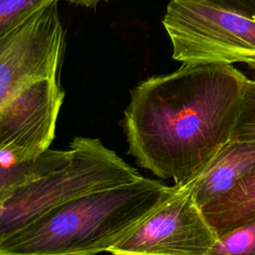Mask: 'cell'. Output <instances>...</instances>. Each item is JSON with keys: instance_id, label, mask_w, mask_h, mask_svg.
<instances>
[{"instance_id": "6da1fadb", "label": "cell", "mask_w": 255, "mask_h": 255, "mask_svg": "<svg viewBox=\"0 0 255 255\" xmlns=\"http://www.w3.org/2000/svg\"><path fill=\"white\" fill-rule=\"evenodd\" d=\"M248 81L221 64H182L141 81L122 122L128 153L161 179L191 182L232 139Z\"/></svg>"}, {"instance_id": "7a4b0ae2", "label": "cell", "mask_w": 255, "mask_h": 255, "mask_svg": "<svg viewBox=\"0 0 255 255\" xmlns=\"http://www.w3.org/2000/svg\"><path fill=\"white\" fill-rule=\"evenodd\" d=\"M58 1L0 37V188L21 181L55 137L65 97Z\"/></svg>"}, {"instance_id": "3957f363", "label": "cell", "mask_w": 255, "mask_h": 255, "mask_svg": "<svg viewBox=\"0 0 255 255\" xmlns=\"http://www.w3.org/2000/svg\"><path fill=\"white\" fill-rule=\"evenodd\" d=\"M176 185L148 177L75 197L21 230L0 255H97L108 252Z\"/></svg>"}, {"instance_id": "277c9868", "label": "cell", "mask_w": 255, "mask_h": 255, "mask_svg": "<svg viewBox=\"0 0 255 255\" xmlns=\"http://www.w3.org/2000/svg\"><path fill=\"white\" fill-rule=\"evenodd\" d=\"M71 161L0 198V245L59 205L82 194L142 177L99 138L77 136Z\"/></svg>"}, {"instance_id": "5b68a950", "label": "cell", "mask_w": 255, "mask_h": 255, "mask_svg": "<svg viewBox=\"0 0 255 255\" xmlns=\"http://www.w3.org/2000/svg\"><path fill=\"white\" fill-rule=\"evenodd\" d=\"M162 25L185 65L255 64V20L196 0H169Z\"/></svg>"}, {"instance_id": "8992f818", "label": "cell", "mask_w": 255, "mask_h": 255, "mask_svg": "<svg viewBox=\"0 0 255 255\" xmlns=\"http://www.w3.org/2000/svg\"><path fill=\"white\" fill-rule=\"evenodd\" d=\"M216 238L187 183L176 185L168 197L108 252L112 255H205Z\"/></svg>"}, {"instance_id": "52a82bcc", "label": "cell", "mask_w": 255, "mask_h": 255, "mask_svg": "<svg viewBox=\"0 0 255 255\" xmlns=\"http://www.w3.org/2000/svg\"><path fill=\"white\" fill-rule=\"evenodd\" d=\"M254 170L255 140H230L188 184L195 201L202 208Z\"/></svg>"}, {"instance_id": "ba28073f", "label": "cell", "mask_w": 255, "mask_h": 255, "mask_svg": "<svg viewBox=\"0 0 255 255\" xmlns=\"http://www.w3.org/2000/svg\"><path fill=\"white\" fill-rule=\"evenodd\" d=\"M201 210L217 236L254 219L255 170L205 204Z\"/></svg>"}, {"instance_id": "9c48e42d", "label": "cell", "mask_w": 255, "mask_h": 255, "mask_svg": "<svg viewBox=\"0 0 255 255\" xmlns=\"http://www.w3.org/2000/svg\"><path fill=\"white\" fill-rule=\"evenodd\" d=\"M205 255H255V218L218 235Z\"/></svg>"}, {"instance_id": "30bf717a", "label": "cell", "mask_w": 255, "mask_h": 255, "mask_svg": "<svg viewBox=\"0 0 255 255\" xmlns=\"http://www.w3.org/2000/svg\"><path fill=\"white\" fill-rule=\"evenodd\" d=\"M56 0H0V37Z\"/></svg>"}, {"instance_id": "8fae6325", "label": "cell", "mask_w": 255, "mask_h": 255, "mask_svg": "<svg viewBox=\"0 0 255 255\" xmlns=\"http://www.w3.org/2000/svg\"><path fill=\"white\" fill-rule=\"evenodd\" d=\"M231 140H255V80L246 85Z\"/></svg>"}, {"instance_id": "7c38bea8", "label": "cell", "mask_w": 255, "mask_h": 255, "mask_svg": "<svg viewBox=\"0 0 255 255\" xmlns=\"http://www.w3.org/2000/svg\"><path fill=\"white\" fill-rule=\"evenodd\" d=\"M255 20V0H196Z\"/></svg>"}, {"instance_id": "4fadbf2b", "label": "cell", "mask_w": 255, "mask_h": 255, "mask_svg": "<svg viewBox=\"0 0 255 255\" xmlns=\"http://www.w3.org/2000/svg\"><path fill=\"white\" fill-rule=\"evenodd\" d=\"M66 1H69L73 4L84 6V7H93V6H96L100 1H103V0H66Z\"/></svg>"}, {"instance_id": "5bb4252c", "label": "cell", "mask_w": 255, "mask_h": 255, "mask_svg": "<svg viewBox=\"0 0 255 255\" xmlns=\"http://www.w3.org/2000/svg\"><path fill=\"white\" fill-rule=\"evenodd\" d=\"M250 69H251V70H254V71H255V64H254V65H252V66L250 67Z\"/></svg>"}]
</instances>
